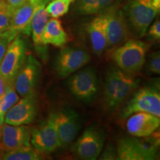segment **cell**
I'll list each match as a JSON object with an SVG mask.
<instances>
[{
  "label": "cell",
  "mask_w": 160,
  "mask_h": 160,
  "mask_svg": "<svg viewBox=\"0 0 160 160\" xmlns=\"http://www.w3.org/2000/svg\"><path fill=\"white\" fill-rule=\"evenodd\" d=\"M140 80L133 77L119 68H113L105 77L103 100L108 109L113 110L127 99L139 87Z\"/></svg>",
  "instance_id": "6da1fadb"
},
{
  "label": "cell",
  "mask_w": 160,
  "mask_h": 160,
  "mask_svg": "<svg viewBox=\"0 0 160 160\" xmlns=\"http://www.w3.org/2000/svg\"><path fill=\"white\" fill-rule=\"evenodd\" d=\"M160 10V0H128L122 11L129 29L142 37Z\"/></svg>",
  "instance_id": "7a4b0ae2"
},
{
  "label": "cell",
  "mask_w": 160,
  "mask_h": 160,
  "mask_svg": "<svg viewBox=\"0 0 160 160\" xmlns=\"http://www.w3.org/2000/svg\"><path fill=\"white\" fill-rule=\"evenodd\" d=\"M148 46L141 40L130 39L113 52L112 58L119 69L133 74L140 71L145 62Z\"/></svg>",
  "instance_id": "3957f363"
},
{
  "label": "cell",
  "mask_w": 160,
  "mask_h": 160,
  "mask_svg": "<svg viewBox=\"0 0 160 160\" xmlns=\"http://www.w3.org/2000/svg\"><path fill=\"white\" fill-rule=\"evenodd\" d=\"M138 112H146L160 117V93L153 87L138 90L128 100L120 112V117L126 119Z\"/></svg>",
  "instance_id": "277c9868"
},
{
  "label": "cell",
  "mask_w": 160,
  "mask_h": 160,
  "mask_svg": "<svg viewBox=\"0 0 160 160\" xmlns=\"http://www.w3.org/2000/svg\"><path fill=\"white\" fill-rule=\"evenodd\" d=\"M157 140L124 137L117 144V156L119 160H153L157 158Z\"/></svg>",
  "instance_id": "5b68a950"
},
{
  "label": "cell",
  "mask_w": 160,
  "mask_h": 160,
  "mask_svg": "<svg viewBox=\"0 0 160 160\" xmlns=\"http://www.w3.org/2000/svg\"><path fill=\"white\" fill-rule=\"evenodd\" d=\"M68 88L71 94L77 99L85 102H91L99 89L97 73L92 68L78 70L68 79Z\"/></svg>",
  "instance_id": "8992f818"
},
{
  "label": "cell",
  "mask_w": 160,
  "mask_h": 160,
  "mask_svg": "<svg viewBox=\"0 0 160 160\" xmlns=\"http://www.w3.org/2000/svg\"><path fill=\"white\" fill-rule=\"evenodd\" d=\"M31 144L40 154H50L61 148L53 113L31 131Z\"/></svg>",
  "instance_id": "52a82bcc"
},
{
  "label": "cell",
  "mask_w": 160,
  "mask_h": 160,
  "mask_svg": "<svg viewBox=\"0 0 160 160\" xmlns=\"http://www.w3.org/2000/svg\"><path fill=\"white\" fill-rule=\"evenodd\" d=\"M41 71V64L32 55L26 57L13 80V86L19 97L35 96Z\"/></svg>",
  "instance_id": "ba28073f"
},
{
  "label": "cell",
  "mask_w": 160,
  "mask_h": 160,
  "mask_svg": "<svg viewBox=\"0 0 160 160\" xmlns=\"http://www.w3.org/2000/svg\"><path fill=\"white\" fill-rule=\"evenodd\" d=\"M26 59V44L18 35L9 43L0 63V74L8 82L13 83L18 71Z\"/></svg>",
  "instance_id": "9c48e42d"
},
{
  "label": "cell",
  "mask_w": 160,
  "mask_h": 160,
  "mask_svg": "<svg viewBox=\"0 0 160 160\" xmlns=\"http://www.w3.org/2000/svg\"><path fill=\"white\" fill-rule=\"evenodd\" d=\"M102 14L106 23L108 48L116 47L127 41L129 28L122 9L115 4Z\"/></svg>",
  "instance_id": "30bf717a"
},
{
  "label": "cell",
  "mask_w": 160,
  "mask_h": 160,
  "mask_svg": "<svg viewBox=\"0 0 160 160\" xmlns=\"http://www.w3.org/2000/svg\"><path fill=\"white\" fill-rule=\"evenodd\" d=\"M91 59V56L84 50L74 47H65L56 58L54 68L58 77L65 79L81 69Z\"/></svg>",
  "instance_id": "8fae6325"
},
{
  "label": "cell",
  "mask_w": 160,
  "mask_h": 160,
  "mask_svg": "<svg viewBox=\"0 0 160 160\" xmlns=\"http://www.w3.org/2000/svg\"><path fill=\"white\" fill-rule=\"evenodd\" d=\"M105 137L102 132L97 128H88L78 138L72 151L79 159L95 160L102 151Z\"/></svg>",
  "instance_id": "7c38bea8"
},
{
  "label": "cell",
  "mask_w": 160,
  "mask_h": 160,
  "mask_svg": "<svg viewBox=\"0 0 160 160\" xmlns=\"http://www.w3.org/2000/svg\"><path fill=\"white\" fill-rule=\"evenodd\" d=\"M53 113L61 148L67 147L73 142L81 129L79 115L69 108L53 112Z\"/></svg>",
  "instance_id": "4fadbf2b"
},
{
  "label": "cell",
  "mask_w": 160,
  "mask_h": 160,
  "mask_svg": "<svg viewBox=\"0 0 160 160\" xmlns=\"http://www.w3.org/2000/svg\"><path fill=\"white\" fill-rule=\"evenodd\" d=\"M31 131L26 125L3 123L1 127L0 152H9L31 146Z\"/></svg>",
  "instance_id": "5bb4252c"
},
{
  "label": "cell",
  "mask_w": 160,
  "mask_h": 160,
  "mask_svg": "<svg viewBox=\"0 0 160 160\" xmlns=\"http://www.w3.org/2000/svg\"><path fill=\"white\" fill-rule=\"evenodd\" d=\"M37 114L35 96L22 97L8 111L4 123L11 125H27L34 121Z\"/></svg>",
  "instance_id": "9a60e30c"
},
{
  "label": "cell",
  "mask_w": 160,
  "mask_h": 160,
  "mask_svg": "<svg viewBox=\"0 0 160 160\" xmlns=\"http://www.w3.org/2000/svg\"><path fill=\"white\" fill-rule=\"evenodd\" d=\"M37 5L34 0H28L13 10L7 38L10 42L18 35L31 34V20Z\"/></svg>",
  "instance_id": "2e32d148"
},
{
  "label": "cell",
  "mask_w": 160,
  "mask_h": 160,
  "mask_svg": "<svg viewBox=\"0 0 160 160\" xmlns=\"http://www.w3.org/2000/svg\"><path fill=\"white\" fill-rule=\"evenodd\" d=\"M126 128L130 134L136 137H148L159 128V117L146 113L138 112L128 117Z\"/></svg>",
  "instance_id": "e0dca14e"
},
{
  "label": "cell",
  "mask_w": 160,
  "mask_h": 160,
  "mask_svg": "<svg viewBox=\"0 0 160 160\" xmlns=\"http://www.w3.org/2000/svg\"><path fill=\"white\" fill-rule=\"evenodd\" d=\"M88 32L93 51L97 56L102 54L108 48V37L105 18L102 13L95 17L88 25Z\"/></svg>",
  "instance_id": "ac0fdd59"
},
{
  "label": "cell",
  "mask_w": 160,
  "mask_h": 160,
  "mask_svg": "<svg viewBox=\"0 0 160 160\" xmlns=\"http://www.w3.org/2000/svg\"><path fill=\"white\" fill-rule=\"evenodd\" d=\"M67 42V33L62 25L61 21L56 18L48 19L42 37V45H51L61 48L63 47Z\"/></svg>",
  "instance_id": "d6986e66"
},
{
  "label": "cell",
  "mask_w": 160,
  "mask_h": 160,
  "mask_svg": "<svg viewBox=\"0 0 160 160\" xmlns=\"http://www.w3.org/2000/svg\"><path fill=\"white\" fill-rule=\"evenodd\" d=\"M49 16L46 11L45 5L39 4L36 6L31 20L32 39L35 45H43L42 43V37Z\"/></svg>",
  "instance_id": "ffe728a7"
},
{
  "label": "cell",
  "mask_w": 160,
  "mask_h": 160,
  "mask_svg": "<svg viewBox=\"0 0 160 160\" xmlns=\"http://www.w3.org/2000/svg\"><path fill=\"white\" fill-rule=\"evenodd\" d=\"M117 0H78L76 9L80 15L100 14L116 4Z\"/></svg>",
  "instance_id": "44dd1931"
},
{
  "label": "cell",
  "mask_w": 160,
  "mask_h": 160,
  "mask_svg": "<svg viewBox=\"0 0 160 160\" xmlns=\"http://www.w3.org/2000/svg\"><path fill=\"white\" fill-rule=\"evenodd\" d=\"M1 159L5 160H39L41 154L33 146H27L9 152H2Z\"/></svg>",
  "instance_id": "7402d4cb"
},
{
  "label": "cell",
  "mask_w": 160,
  "mask_h": 160,
  "mask_svg": "<svg viewBox=\"0 0 160 160\" xmlns=\"http://www.w3.org/2000/svg\"><path fill=\"white\" fill-rule=\"evenodd\" d=\"M19 99V96L16 91L13 84L10 85L2 97L0 99V123L2 125L4 123V118L6 113Z\"/></svg>",
  "instance_id": "603a6c76"
},
{
  "label": "cell",
  "mask_w": 160,
  "mask_h": 160,
  "mask_svg": "<svg viewBox=\"0 0 160 160\" xmlns=\"http://www.w3.org/2000/svg\"><path fill=\"white\" fill-rule=\"evenodd\" d=\"M13 10L6 0H0V37L8 38Z\"/></svg>",
  "instance_id": "cb8c5ba5"
},
{
  "label": "cell",
  "mask_w": 160,
  "mask_h": 160,
  "mask_svg": "<svg viewBox=\"0 0 160 160\" xmlns=\"http://www.w3.org/2000/svg\"><path fill=\"white\" fill-rule=\"evenodd\" d=\"M73 2V0H51L45 5L46 11L50 17L58 19L68 12L70 5Z\"/></svg>",
  "instance_id": "d4e9b609"
},
{
  "label": "cell",
  "mask_w": 160,
  "mask_h": 160,
  "mask_svg": "<svg viewBox=\"0 0 160 160\" xmlns=\"http://www.w3.org/2000/svg\"><path fill=\"white\" fill-rule=\"evenodd\" d=\"M147 68L151 73L159 75L160 73V54L159 52H155L150 56L147 64Z\"/></svg>",
  "instance_id": "484cf974"
},
{
  "label": "cell",
  "mask_w": 160,
  "mask_h": 160,
  "mask_svg": "<svg viewBox=\"0 0 160 160\" xmlns=\"http://www.w3.org/2000/svg\"><path fill=\"white\" fill-rule=\"evenodd\" d=\"M148 35L151 39L159 40L160 39V22L159 20L156 21L149 26Z\"/></svg>",
  "instance_id": "4316f807"
},
{
  "label": "cell",
  "mask_w": 160,
  "mask_h": 160,
  "mask_svg": "<svg viewBox=\"0 0 160 160\" xmlns=\"http://www.w3.org/2000/svg\"><path fill=\"white\" fill-rule=\"evenodd\" d=\"M99 159H117V150L113 147H108L102 152V154L101 155Z\"/></svg>",
  "instance_id": "83f0119b"
},
{
  "label": "cell",
  "mask_w": 160,
  "mask_h": 160,
  "mask_svg": "<svg viewBox=\"0 0 160 160\" xmlns=\"http://www.w3.org/2000/svg\"><path fill=\"white\" fill-rule=\"evenodd\" d=\"M10 42L6 38L0 37V63L3 59L6 50L8 48Z\"/></svg>",
  "instance_id": "f1b7e54d"
},
{
  "label": "cell",
  "mask_w": 160,
  "mask_h": 160,
  "mask_svg": "<svg viewBox=\"0 0 160 160\" xmlns=\"http://www.w3.org/2000/svg\"><path fill=\"white\" fill-rule=\"evenodd\" d=\"M11 84L13 83L8 82L5 79L2 77V75L0 74V99L2 97L4 93H5L6 90H7L8 88L9 87V85H11Z\"/></svg>",
  "instance_id": "f546056e"
},
{
  "label": "cell",
  "mask_w": 160,
  "mask_h": 160,
  "mask_svg": "<svg viewBox=\"0 0 160 160\" xmlns=\"http://www.w3.org/2000/svg\"><path fill=\"white\" fill-rule=\"evenodd\" d=\"M8 2V3L13 8V9L17 8L21 5H22L25 2L28 1V0H6Z\"/></svg>",
  "instance_id": "4dcf8cb0"
},
{
  "label": "cell",
  "mask_w": 160,
  "mask_h": 160,
  "mask_svg": "<svg viewBox=\"0 0 160 160\" xmlns=\"http://www.w3.org/2000/svg\"><path fill=\"white\" fill-rule=\"evenodd\" d=\"M50 1H51V0H41V4H44L46 5ZM73 1H76V0H73Z\"/></svg>",
  "instance_id": "1f68e13d"
},
{
  "label": "cell",
  "mask_w": 160,
  "mask_h": 160,
  "mask_svg": "<svg viewBox=\"0 0 160 160\" xmlns=\"http://www.w3.org/2000/svg\"><path fill=\"white\" fill-rule=\"evenodd\" d=\"M1 127L2 125H0V139H1Z\"/></svg>",
  "instance_id": "d6a6232c"
},
{
  "label": "cell",
  "mask_w": 160,
  "mask_h": 160,
  "mask_svg": "<svg viewBox=\"0 0 160 160\" xmlns=\"http://www.w3.org/2000/svg\"><path fill=\"white\" fill-rule=\"evenodd\" d=\"M0 125H2V124H1V123H0Z\"/></svg>",
  "instance_id": "836d02e7"
},
{
  "label": "cell",
  "mask_w": 160,
  "mask_h": 160,
  "mask_svg": "<svg viewBox=\"0 0 160 160\" xmlns=\"http://www.w3.org/2000/svg\"><path fill=\"white\" fill-rule=\"evenodd\" d=\"M0 159H1V157H0Z\"/></svg>",
  "instance_id": "e575fe53"
}]
</instances>
